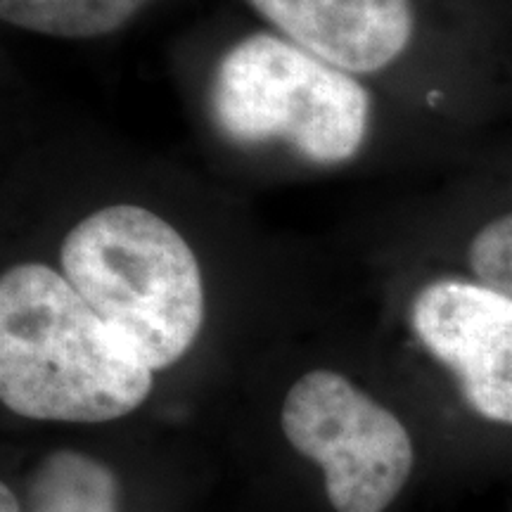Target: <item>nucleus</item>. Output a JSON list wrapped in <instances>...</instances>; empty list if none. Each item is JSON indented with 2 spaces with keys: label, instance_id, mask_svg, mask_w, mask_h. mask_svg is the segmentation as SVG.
<instances>
[{
  "label": "nucleus",
  "instance_id": "nucleus-5",
  "mask_svg": "<svg viewBox=\"0 0 512 512\" xmlns=\"http://www.w3.org/2000/svg\"><path fill=\"white\" fill-rule=\"evenodd\" d=\"M411 325L479 418L512 425V299L482 283L437 280L413 299Z\"/></svg>",
  "mask_w": 512,
  "mask_h": 512
},
{
  "label": "nucleus",
  "instance_id": "nucleus-2",
  "mask_svg": "<svg viewBox=\"0 0 512 512\" xmlns=\"http://www.w3.org/2000/svg\"><path fill=\"white\" fill-rule=\"evenodd\" d=\"M62 275L150 370L188 354L204 323L197 256L169 221L138 204H110L69 230Z\"/></svg>",
  "mask_w": 512,
  "mask_h": 512
},
{
  "label": "nucleus",
  "instance_id": "nucleus-4",
  "mask_svg": "<svg viewBox=\"0 0 512 512\" xmlns=\"http://www.w3.org/2000/svg\"><path fill=\"white\" fill-rule=\"evenodd\" d=\"M280 427L323 470L337 512H384L411 479L415 451L403 422L335 370H311L292 384Z\"/></svg>",
  "mask_w": 512,
  "mask_h": 512
},
{
  "label": "nucleus",
  "instance_id": "nucleus-9",
  "mask_svg": "<svg viewBox=\"0 0 512 512\" xmlns=\"http://www.w3.org/2000/svg\"><path fill=\"white\" fill-rule=\"evenodd\" d=\"M467 261L479 283L512 299V211L479 230L467 249Z\"/></svg>",
  "mask_w": 512,
  "mask_h": 512
},
{
  "label": "nucleus",
  "instance_id": "nucleus-7",
  "mask_svg": "<svg viewBox=\"0 0 512 512\" xmlns=\"http://www.w3.org/2000/svg\"><path fill=\"white\" fill-rule=\"evenodd\" d=\"M119 479L110 465L79 451L38 460L24 484V512H119Z\"/></svg>",
  "mask_w": 512,
  "mask_h": 512
},
{
  "label": "nucleus",
  "instance_id": "nucleus-10",
  "mask_svg": "<svg viewBox=\"0 0 512 512\" xmlns=\"http://www.w3.org/2000/svg\"><path fill=\"white\" fill-rule=\"evenodd\" d=\"M0 512H24L22 501H19L17 494L8 484L0 486Z\"/></svg>",
  "mask_w": 512,
  "mask_h": 512
},
{
  "label": "nucleus",
  "instance_id": "nucleus-3",
  "mask_svg": "<svg viewBox=\"0 0 512 512\" xmlns=\"http://www.w3.org/2000/svg\"><path fill=\"white\" fill-rule=\"evenodd\" d=\"M209 107L238 145H285L313 164H342L368 136L366 88L297 43L252 34L221 57Z\"/></svg>",
  "mask_w": 512,
  "mask_h": 512
},
{
  "label": "nucleus",
  "instance_id": "nucleus-6",
  "mask_svg": "<svg viewBox=\"0 0 512 512\" xmlns=\"http://www.w3.org/2000/svg\"><path fill=\"white\" fill-rule=\"evenodd\" d=\"M273 27L332 67L373 74L413 36L411 0H249Z\"/></svg>",
  "mask_w": 512,
  "mask_h": 512
},
{
  "label": "nucleus",
  "instance_id": "nucleus-8",
  "mask_svg": "<svg viewBox=\"0 0 512 512\" xmlns=\"http://www.w3.org/2000/svg\"><path fill=\"white\" fill-rule=\"evenodd\" d=\"M150 0H0L12 27L55 38H98L119 31Z\"/></svg>",
  "mask_w": 512,
  "mask_h": 512
},
{
  "label": "nucleus",
  "instance_id": "nucleus-1",
  "mask_svg": "<svg viewBox=\"0 0 512 512\" xmlns=\"http://www.w3.org/2000/svg\"><path fill=\"white\" fill-rule=\"evenodd\" d=\"M152 373L72 283L46 264L0 278V399L29 420L110 422L152 392Z\"/></svg>",
  "mask_w": 512,
  "mask_h": 512
}]
</instances>
